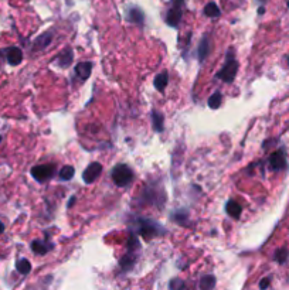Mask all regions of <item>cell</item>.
I'll use <instances>...</instances> for the list:
<instances>
[{"label": "cell", "mask_w": 289, "mask_h": 290, "mask_svg": "<svg viewBox=\"0 0 289 290\" xmlns=\"http://www.w3.org/2000/svg\"><path fill=\"white\" fill-rule=\"evenodd\" d=\"M184 4L186 0H170L169 9L166 12V23L170 27H179L182 19H183Z\"/></svg>", "instance_id": "cell-1"}, {"label": "cell", "mask_w": 289, "mask_h": 290, "mask_svg": "<svg viewBox=\"0 0 289 290\" xmlns=\"http://www.w3.org/2000/svg\"><path fill=\"white\" fill-rule=\"evenodd\" d=\"M112 180L118 187H125L133 180V172L126 164H118L112 170Z\"/></svg>", "instance_id": "cell-2"}, {"label": "cell", "mask_w": 289, "mask_h": 290, "mask_svg": "<svg viewBox=\"0 0 289 290\" xmlns=\"http://www.w3.org/2000/svg\"><path fill=\"white\" fill-rule=\"evenodd\" d=\"M237 71H238V63L233 58V50H230L227 63L224 64L223 69L217 74V78L223 79L224 82H233V79L236 78Z\"/></svg>", "instance_id": "cell-3"}, {"label": "cell", "mask_w": 289, "mask_h": 290, "mask_svg": "<svg viewBox=\"0 0 289 290\" xmlns=\"http://www.w3.org/2000/svg\"><path fill=\"white\" fill-rule=\"evenodd\" d=\"M160 228L159 224L153 223V221H147V220H142L141 225H139V232L144 239H152L153 237H158L159 232L158 229Z\"/></svg>", "instance_id": "cell-4"}, {"label": "cell", "mask_w": 289, "mask_h": 290, "mask_svg": "<svg viewBox=\"0 0 289 290\" xmlns=\"http://www.w3.org/2000/svg\"><path fill=\"white\" fill-rule=\"evenodd\" d=\"M54 169L53 166H50V164H43V166H36V167H33L31 169V176L40 181V183H43V181H46V180H48L51 176H53Z\"/></svg>", "instance_id": "cell-5"}, {"label": "cell", "mask_w": 289, "mask_h": 290, "mask_svg": "<svg viewBox=\"0 0 289 290\" xmlns=\"http://www.w3.org/2000/svg\"><path fill=\"white\" fill-rule=\"evenodd\" d=\"M102 173V166L99 164V163H91L84 173H82V180L87 183V184H91L94 183L98 177H99V174Z\"/></svg>", "instance_id": "cell-6"}, {"label": "cell", "mask_w": 289, "mask_h": 290, "mask_svg": "<svg viewBox=\"0 0 289 290\" xmlns=\"http://www.w3.org/2000/svg\"><path fill=\"white\" fill-rule=\"evenodd\" d=\"M269 164L274 170H282L287 167V158H285V153L284 150H276L275 153L271 155L269 157Z\"/></svg>", "instance_id": "cell-7"}, {"label": "cell", "mask_w": 289, "mask_h": 290, "mask_svg": "<svg viewBox=\"0 0 289 290\" xmlns=\"http://www.w3.org/2000/svg\"><path fill=\"white\" fill-rule=\"evenodd\" d=\"M6 60L10 66H19L23 61V53L17 47H10L6 50Z\"/></svg>", "instance_id": "cell-8"}, {"label": "cell", "mask_w": 289, "mask_h": 290, "mask_svg": "<svg viewBox=\"0 0 289 290\" xmlns=\"http://www.w3.org/2000/svg\"><path fill=\"white\" fill-rule=\"evenodd\" d=\"M128 20H129L131 23H135V24L142 26L144 22V12H142L139 7H132L131 10L128 12Z\"/></svg>", "instance_id": "cell-9"}, {"label": "cell", "mask_w": 289, "mask_h": 290, "mask_svg": "<svg viewBox=\"0 0 289 290\" xmlns=\"http://www.w3.org/2000/svg\"><path fill=\"white\" fill-rule=\"evenodd\" d=\"M210 39H209V36H206V37H203L200 45H198V60H200V61H204V60L207 58V55L210 54Z\"/></svg>", "instance_id": "cell-10"}, {"label": "cell", "mask_w": 289, "mask_h": 290, "mask_svg": "<svg viewBox=\"0 0 289 290\" xmlns=\"http://www.w3.org/2000/svg\"><path fill=\"white\" fill-rule=\"evenodd\" d=\"M51 248H53V244H47V242H43V241H33L31 242V249L37 255H46Z\"/></svg>", "instance_id": "cell-11"}, {"label": "cell", "mask_w": 289, "mask_h": 290, "mask_svg": "<svg viewBox=\"0 0 289 290\" xmlns=\"http://www.w3.org/2000/svg\"><path fill=\"white\" fill-rule=\"evenodd\" d=\"M225 210H227V214H228L231 218H236V220H238V218H240L241 211H242L241 205H240L237 201H234V200H230V201L227 202V207H225Z\"/></svg>", "instance_id": "cell-12"}, {"label": "cell", "mask_w": 289, "mask_h": 290, "mask_svg": "<svg viewBox=\"0 0 289 290\" xmlns=\"http://www.w3.org/2000/svg\"><path fill=\"white\" fill-rule=\"evenodd\" d=\"M91 71H92L91 63H79L78 66L75 67V72L78 74V77L82 79V81H85V79L91 75Z\"/></svg>", "instance_id": "cell-13"}, {"label": "cell", "mask_w": 289, "mask_h": 290, "mask_svg": "<svg viewBox=\"0 0 289 290\" xmlns=\"http://www.w3.org/2000/svg\"><path fill=\"white\" fill-rule=\"evenodd\" d=\"M53 40V33L51 31H47L44 33L43 36H40L39 39L34 41V50H41V48H46Z\"/></svg>", "instance_id": "cell-14"}, {"label": "cell", "mask_w": 289, "mask_h": 290, "mask_svg": "<svg viewBox=\"0 0 289 290\" xmlns=\"http://www.w3.org/2000/svg\"><path fill=\"white\" fill-rule=\"evenodd\" d=\"M204 14L207 16V17H218L220 14H221V10H220V7L217 6V3H214V1H210V3H207L206 4V7H204Z\"/></svg>", "instance_id": "cell-15"}, {"label": "cell", "mask_w": 289, "mask_h": 290, "mask_svg": "<svg viewBox=\"0 0 289 290\" xmlns=\"http://www.w3.org/2000/svg\"><path fill=\"white\" fill-rule=\"evenodd\" d=\"M72 58H74V57H72V51H71L70 48H67L66 51H63V53L58 55L57 63L61 67H68L72 63Z\"/></svg>", "instance_id": "cell-16"}, {"label": "cell", "mask_w": 289, "mask_h": 290, "mask_svg": "<svg viewBox=\"0 0 289 290\" xmlns=\"http://www.w3.org/2000/svg\"><path fill=\"white\" fill-rule=\"evenodd\" d=\"M216 286V277L213 275H206L200 280V289L201 290H213Z\"/></svg>", "instance_id": "cell-17"}, {"label": "cell", "mask_w": 289, "mask_h": 290, "mask_svg": "<svg viewBox=\"0 0 289 290\" xmlns=\"http://www.w3.org/2000/svg\"><path fill=\"white\" fill-rule=\"evenodd\" d=\"M168 82H169V75H168V72H162V74H159L156 79H155V87H156V89L158 91H163L165 89V87L168 85Z\"/></svg>", "instance_id": "cell-18"}, {"label": "cell", "mask_w": 289, "mask_h": 290, "mask_svg": "<svg viewBox=\"0 0 289 290\" xmlns=\"http://www.w3.org/2000/svg\"><path fill=\"white\" fill-rule=\"evenodd\" d=\"M16 269L19 270V273L27 275V273H30V270H31V264H30L27 259H20V261H17V264H16Z\"/></svg>", "instance_id": "cell-19"}, {"label": "cell", "mask_w": 289, "mask_h": 290, "mask_svg": "<svg viewBox=\"0 0 289 290\" xmlns=\"http://www.w3.org/2000/svg\"><path fill=\"white\" fill-rule=\"evenodd\" d=\"M152 120H153V128H155V131H158V132H162L163 131V116L159 113V112H153L152 113Z\"/></svg>", "instance_id": "cell-20"}, {"label": "cell", "mask_w": 289, "mask_h": 290, "mask_svg": "<svg viewBox=\"0 0 289 290\" xmlns=\"http://www.w3.org/2000/svg\"><path fill=\"white\" fill-rule=\"evenodd\" d=\"M74 167H71V166H66V167H63L61 169V172H60V178L61 180H64V181H68V180H71L72 177H74Z\"/></svg>", "instance_id": "cell-21"}, {"label": "cell", "mask_w": 289, "mask_h": 290, "mask_svg": "<svg viewBox=\"0 0 289 290\" xmlns=\"http://www.w3.org/2000/svg\"><path fill=\"white\" fill-rule=\"evenodd\" d=\"M221 101H223L221 93H213L210 96V99H209V106H210L211 109H217V108H220V105H221Z\"/></svg>", "instance_id": "cell-22"}, {"label": "cell", "mask_w": 289, "mask_h": 290, "mask_svg": "<svg viewBox=\"0 0 289 290\" xmlns=\"http://www.w3.org/2000/svg\"><path fill=\"white\" fill-rule=\"evenodd\" d=\"M288 255H289L288 249H285V248L278 249V251L275 252L276 262H279V264H285V262H287V259H288Z\"/></svg>", "instance_id": "cell-23"}, {"label": "cell", "mask_w": 289, "mask_h": 290, "mask_svg": "<svg viewBox=\"0 0 289 290\" xmlns=\"http://www.w3.org/2000/svg\"><path fill=\"white\" fill-rule=\"evenodd\" d=\"M169 288H170V290H184L186 285H184V282L182 279H171Z\"/></svg>", "instance_id": "cell-24"}, {"label": "cell", "mask_w": 289, "mask_h": 290, "mask_svg": "<svg viewBox=\"0 0 289 290\" xmlns=\"http://www.w3.org/2000/svg\"><path fill=\"white\" fill-rule=\"evenodd\" d=\"M132 265H133V261H132L131 258H128V256H126V258H123V259L120 261V266H122L125 270H126V269H129Z\"/></svg>", "instance_id": "cell-25"}, {"label": "cell", "mask_w": 289, "mask_h": 290, "mask_svg": "<svg viewBox=\"0 0 289 290\" xmlns=\"http://www.w3.org/2000/svg\"><path fill=\"white\" fill-rule=\"evenodd\" d=\"M268 286H269V277H265L261 280V283H260V288L263 290L268 289Z\"/></svg>", "instance_id": "cell-26"}, {"label": "cell", "mask_w": 289, "mask_h": 290, "mask_svg": "<svg viewBox=\"0 0 289 290\" xmlns=\"http://www.w3.org/2000/svg\"><path fill=\"white\" fill-rule=\"evenodd\" d=\"M4 232V225L0 223V234H3Z\"/></svg>", "instance_id": "cell-27"}, {"label": "cell", "mask_w": 289, "mask_h": 290, "mask_svg": "<svg viewBox=\"0 0 289 290\" xmlns=\"http://www.w3.org/2000/svg\"><path fill=\"white\" fill-rule=\"evenodd\" d=\"M264 12H265V9H264V7H260V10H258V13H260V14H263Z\"/></svg>", "instance_id": "cell-28"}, {"label": "cell", "mask_w": 289, "mask_h": 290, "mask_svg": "<svg viewBox=\"0 0 289 290\" xmlns=\"http://www.w3.org/2000/svg\"><path fill=\"white\" fill-rule=\"evenodd\" d=\"M0 142H1V136H0Z\"/></svg>", "instance_id": "cell-29"}, {"label": "cell", "mask_w": 289, "mask_h": 290, "mask_svg": "<svg viewBox=\"0 0 289 290\" xmlns=\"http://www.w3.org/2000/svg\"><path fill=\"white\" fill-rule=\"evenodd\" d=\"M287 1H288V6H289V0H287Z\"/></svg>", "instance_id": "cell-30"}, {"label": "cell", "mask_w": 289, "mask_h": 290, "mask_svg": "<svg viewBox=\"0 0 289 290\" xmlns=\"http://www.w3.org/2000/svg\"><path fill=\"white\" fill-rule=\"evenodd\" d=\"M263 1H265V0H263Z\"/></svg>", "instance_id": "cell-31"}, {"label": "cell", "mask_w": 289, "mask_h": 290, "mask_svg": "<svg viewBox=\"0 0 289 290\" xmlns=\"http://www.w3.org/2000/svg\"><path fill=\"white\" fill-rule=\"evenodd\" d=\"M288 61H289V58H288Z\"/></svg>", "instance_id": "cell-32"}]
</instances>
